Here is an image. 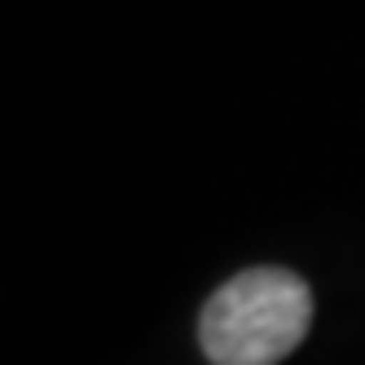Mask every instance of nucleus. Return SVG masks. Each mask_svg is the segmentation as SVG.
I'll return each instance as SVG.
<instances>
[{"mask_svg": "<svg viewBox=\"0 0 365 365\" xmlns=\"http://www.w3.org/2000/svg\"><path fill=\"white\" fill-rule=\"evenodd\" d=\"M312 322L308 282L286 269H251L229 277L207 299L198 344L212 365H277L299 348Z\"/></svg>", "mask_w": 365, "mask_h": 365, "instance_id": "f257e3e1", "label": "nucleus"}]
</instances>
